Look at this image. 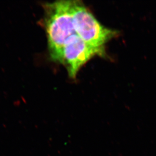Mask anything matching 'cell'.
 <instances>
[{
  "label": "cell",
  "mask_w": 156,
  "mask_h": 156,
  "mask_svg": "<svg viewBox=\"0 0 156 156\" xmlns=\"http://www.w3.org/2000/svg\"><path fill=\"white\" fill-rule=\"evenodd\" d=\"M44 27L53 60L60 61L67 40L76 34L72 17L71 1H59L44 5Z\"/></svg>",
  "instance_id": "obj_1"
},
{
  "label": "cell",
  "mask_w": 156,
  "mask_h": 156,
  "mask_svg": "<svg viewBox=\"0 0 156 156\" xmlns=\"http://www.w3.org/2000/svg\"><path fill=\"white\" fill-rule=\"evenodd\" d=\"M104 51L91 47L77 34L71 37L62 50L60 63L66 67L69 76L75 78L81 67L94 56H103Z\"/></svg>",
  "instance_id": "obj_3"
},
{
  "label": "cell",
  "mask_w": 156,
  "mask_h": 156,
  "mask_svg": "<svg viewBox=\"0 0 156 156\" xmlns=\"http://www.w3.org/2000/svg\"><path fill=\"white\" fill-rule=\"evenodd\" d=\"M72 17L76 34L91 47L104 51V46L117 33L102 25L80 1H71Z\"/></svg>",
  "instance_id": "obj_2"
}]
</instances>
